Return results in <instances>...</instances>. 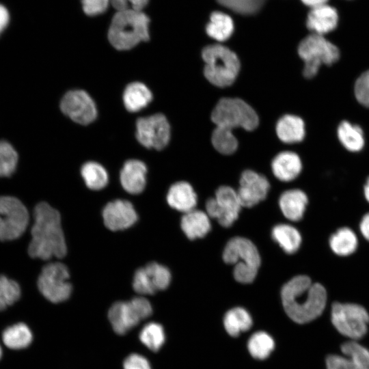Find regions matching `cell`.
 <instances>
[{"label": "cell", "instance_id": "11", "mask_svg": "<svg viewBox=\"0 0 369 369\" xmlns=\"http://www.w3.org/2000/svg\"><path fill=\"white\" fill-rule=\"evenodd\" d=\"M28 223V211L19 200L12 196L0 197V241L19 238Z\"/></svg>", "mask_w": 369, "mask_h": 369}, {"label": "cell", "instance_id": "32", "mask_svg": "<svg viewBox=\"0 0 369 369\" xmlns=\"http://www.w3.org/2000/svg\"><path fill=\"white\" fill-rule=\"evenodd\" d=\"M81 173L85 184L90 189L100 190L107 184V172L96 162L85 163L81 167Z\"/></svg>", "mask_w": 369, "mask_h": 369}, {"label": "cell", "instance_id": "44", "mask_svg": "<svg viewBox=\"0 0 369 369\" xmlns=\"http://www.w3.org/2000/svg\"><path fill=\"white\" fill-rule=\"evenodd\" d=\"M112 5L118 12L130 10L141 12L147 5L149 0H111Z\"/></svg>", "mask_w": 369, "mask_h": 369}, {"label": "cell", "instance_id": "20", "mask_svg": "<svg viewBox=\"0 0 369 369\" xmlns=\"http://www.w3.org/2000/svg\"><path fill=\"white\" fill-rule=\"evenodd\" d=\"M147 167L139 160L127 161L120 172V182L122 187L131 194L140 193L146 183Z\"/></svg>", "mask_w": 369, "mask_h": 369}, {"label": "cell", "instance_id": "34", "mask_svg": "<svg viewBox=\"0 0 369 369\" xmlns=\"http://www.w3.org/2000/svg\"><path fill=\"white\" fill-rule=\"evenodd\" d=\"M275 347L272 337L264 331L254 333L249 339L247 348L251 355L258 359L267 358Z\"/></svg>", "mask_w": 369, "mask_h": 369}, {"label": "cell", "instance_id": "13", "mask_svg": "<svg viewBox=\"0 0 369 369\" xmlns=\"http://www.w3.org/2000/svg\"><path fill=\"white\" fill-rule=\"evenodd\" d=\"M170 125L161 113L140 118L136 122V137L148 148L162 150L170 140Z\"/></svg>", "mask_w": 369, "mask_h": 369}, {"label": "cell", "instance_id": "14", "mask_svg": "<svg viewBox=\"0 0 369 369\" xmlns=\"http://www.w3.org/2000/svg\"><path fill=\"white\" fill-rule=\"evenodd\" d=\"M60 108L62 111L74 122L86 125L96 118V105L90 96L83 90L68 92L63 97Z\"/></svg>", "mask_w": 369, "mask_h": 369}, {"label": "cell", "instance_id": "35", "mask_svg": "<svg viewBox=\"0 0 369 369\" xmlns=\"http://www.w3.org/2000/svg\"><path fill=\"white\" fill-rule=\"evenodd\" d=\"M139 338L141 343L152 351H159L165 341V334L163 326L152 322L141 329Z\"/></svg>", "mask_w": 369, "mask_h": 369}, {"label": "cell", "instance_id": "41", "mask_svg": "<svg viewBox=\"0 0 369 369\" xmlns=\"http://www.w3.org/2000/svg\"><path fill=\"white\" fill-rule=\"evenodd\" d=\"M327 369H357L347 357L339 355H329L326 358Z\"/></svg>", "mask_w": 369, "mask_h": 369}, {"label": "cell", "instance_id": "50", "mask_svg": "<svg viewBox=\"0 0 369 369\" xmlns=\"http://www.w3.org/2000/svg\"><path fill=\"white\" fill-rule=\"evenodd\" d=\"M346 1H351V0H346Z\"/></svg>", "mask_w": 369, "mask_h": 369}, {"label": "cell", "instance_id": "3", "mask_svg": "<svg viewBox=\"0 0 369 369\" xmlns=\"http://www.w3.org/2000/svg\"><path fill=\"white\" fill-rule=\"evenodd\" d=\"M150 18L144 12L127 10L118 12L113 17L108 39L118 50H128L150 39Z\"/></svg>", "mask_w": 369, "mask_h": 369}, {"label": "cell", "instance_id": "18", "mask_svg": "<svg viewBox=\"0 0 369 369\" xmlns=\"http://www.w3.org/2000/svg\"><path fill=\"white\" fill-rule=\"evenodd\" d=\"M340 22L338 9L329 3L310 8L305 20L307 29L312 33L325 36L335 31Z\"/></svg>", "mask_w": 369, "mask_h": 369}, {"label": "cell", "instance_id": "33", "mask_svg": "<svg viewBox=\"0 0 369 369\" xmlns=\"http://www.w3.org/2000/svg\"><path fill=\"white\" fill-rule=\"evenodd\" d=\"M211 142L215 149L223 154H232L238 148V142L232 130L216 126L212 133Z\"/></svg>", "mask_w": 369, "mask_h": 369}, {"label": "cell", "instance_id": "2", "mask_svg": "<svg viewBox=\"0 0 369 369\" xmlns=\"http://www.w3.org/2000/svg\"><path fill=\"white\" fill-rule=\"evenodd\" d=\"M34 223L28 252L32 258L48 260L62 258L66 245L59 212L46 202L38 204L33 212Z\"/></svg>", "mask_w": 369, "mask_h": 369}, {"label": "cell", "instance_id": "31", "mask_svg": "<svg viewBox=\"0 0 369 369\" xmlns=\"http://www.w3.org/2000/svg\"><path fill=\"white\" fill-rule=\"evenodd\" d=\"M2 339L7 347L18 350L25 348L31 344L33 335L27 325L20 323L5 329Z\"/></svg>", "mask_w": 369, "mask_h": 369}, {"label": "cell", "instance_id": "30", "mask_svg": "<svg viewBox=\"0 0 369 369\" xmlns=\"http://www.w3.org/2000/svg\"><path fill=\"white\" fill-rule=\"evenodd\" d=\"M223 325L230 336L236 337L251 328L252 318L245 308L236 307L226 312L223 318Z\"/></svg>", "mask_w": 369, "mask_h": 369}, {"label": "cell", "instance_id": "17", "mask_svg": "<svg viewBox=\"0 0 369 369\" xmlns=\"http://www.w3.org/2000/svg\"><path fill=\"white\" fill-rule=\"evenodd\" d=\"M105 226L113 231L130 228L137 220V215L131 202L116 200L108 203L102 211Z\"/></svg>", "mask_w": 369, "mask_h": 369}, {"label": "cell", "instance_id": "48", "mask_svg": "<svg viewBox=\"0 0 369 369\" xmlns=\"http://www.w3.org/2000/svg\"><path fill=\"white\" fill-rule=\"evenodd\" d=\"M364 196L366 202L369 204V176L367 178L364 185Z\"/></svg>", "mask_w": 369, "mask_h": 369}, {"label": "cell", "instance_id": "47", "mask_svg": "<svg viewBox=\"0 0 369 369\" xmlns=\"http://www.w3.org/2000/svg\"><path fill=\"white\" fill-rule=\"evenodd\" d=\"M305 5L310 8L329 3V0H301Z\"/></svg>", "mask_w": 369, "mask_h": 369}, {"label": "cell", "instance_id": "36", "mask_svg": "<svg viewBox=\"0 0 369 369\" xmlns=\"http://www.w3.org/2000/svg\"><path fill=\"white\" fill-rule=\"evenodd\" d=\"M341 351L357 369H369V350L356 340H350L341 345Z\"/></svg>", "mask_w": 369, "mask_h": 369}, {"label": "cell", "instance_id": "45", "mask_svg": "<svg viewBox=\"0 0 369 369\" xmlns=\"http://www.w3.org/2000/svg\"><path fill=\"white\" fill-rule=\"evenodd\" d=\"M359 228L361 236L369 242V212L362 216L359 221Z\"/></svg>", "mask_w": 369, "mask_h": 369}, {"label": "cell", "instance_id": "49", "mask_svg": "<svg viewBox=\"0 0 369 369\" xmlns=\"http://www.w3.org/2000/svg\"><path fill=\"white\" fill-rule=\"evenodd\" d=\"M1 355H2V350H1V346H0V359L1 357Z\"/></svg>", "mask_w": 369, "mask_h": 369}, {"label": "cell", "instance_id": "40", "mask_svg": "<svg viewBox=\"0 0 369 369\" xmlns=\"http://www.w3.org/2000/svg\"><path fill=\"white\" fill-rule=\"evenodd\" d=\"M354 94L357 101L369 108V70L362 72L354 84Z\"/></svg>", "mask_w": 369, "mask_h": 369}, {"label": "cell", "instance_id": "42", "mask_svg": "<svg viewBox=\"0 0 369 369\" xmlns=\"http://www.w3.org/2000/svg\"><path fill=\"white\" fill-rule=\"evenodd\" d=\"M109 0H81L83 12L88 16H96L106 11Z\"/></svg>", "mask_w": 369, "mask_h": 369}, {"label": "cell", "instance_id": "24", "mask_svg": "<svg viewBox=\"0 0 369 369\" xmlns=\"http://www.w3.org/2000/svg\"><path fill=\"white\" fill-rule=\"evenodd\" d=\"M329 246L336 256L346 257L354 254L359 246L358 237L351 228L344 226L337 229L329 238Z\"/></svg>", "mask_w": 369, "mask_h": 369}, {"label": "cell", "instance_id": "26", "mask_svg": "<svg viewBox=\"0 0 369 369\" xmlns=\"http://www.w3.org/2000/svg\"><path fill=\"white\" fill-rule=\"evenodd\" d=\"M337 137L342 146L351 152H359L365 146L362 128L348 120L342 121L337 127Z\"/></svg>", "mask_w": 369, "mask_h": 369}, {"label": "cell", "instance_id": "1", "mask_svg": "<svg viewBox=\"0 0 369 369\" xmlns=\"http://www.w3.org/2000/svg\"><path fill=\"white\" fill-rule=\"evenodd\" d=\"M282 301L288 317L299 324L310 323L323 312L327 293L323 285L307 275L292 277L282 288Z\"/></svg>", "mask_w": 369, "mask_h": 369}, {"label": "cell", "instance_id": "19", "mask_svg": "<svg viewBox=\"0 0 369 369\" xmlns=\"http://www.w3.org/2000/svg\"><path fill=\"white\" fill-rule=\"evenodd\" d=\"M302 167L299 156L292 151L279 152L271 162L274 176L283 182H290L297 178L302 171Z\"/></svg>", "mask_w": 369, "mask_h": 369}, {"label": "cell", "instance_id": "28", "mask_svg": "<svg viewBox=\"0 0 369 369\" xmlns=\"http://www.w3.org/2000/svg\"><path fill=\"white\" fill-rule=\"evenodd\" d=\"M271 236L288 254L296 253L302 242L299 231L289 224L281 223L274 226L271 231Z\"/></svg>", "mask_w": 369, "mask_h": 369}, {"label": "cell", "instance_id": "7", "mask_svg": "<svg viewBox=\"0 0 369 369\" xmlns=\"http://www.w3.org/2000/svg\"><path fill=\"white\" fill-rule=\"evenodd\" d=\"M211 120L216 126L233 130L241 127L247 131L257 128L259 118L256 111L238 98H222L211 113Z\"/></svg>", "mask_w": 369, "mask_h": 369}, {"label": "cell", "instance_id": "21", "mask_svg": "<svg viewBox=\"0 0 369 369\" xmlns=\"http://www.w3.org/2000/svg\"><path fill=\"white\" fill-rule=\"evenodd\" d=\"M308 204L306 193L299 189L283 192L279 199V205L283 215L292 221H299L303 219Z\"/></svg>", "mask_w": 369, "mask_h": 369}, {"label": "cell", "instance_id": "27", "mask_svg": "<svg viewBox=\"0 0 369 369\" xmlns=\"http://www.w3.org/2000/svg\"><path fill=\"white\" fill-rule=\"evenodd\" d=\"M152 100V94L148 87L140 82L128 84L123 94V101L126 109L131 112H137L146 107Z\"/></svg>", "mask_w": 369, "mask_h": 369}, {"label": "cell", "instance_id": "15", "mask_svg": "<svg viewBox=\"0 0 369 369\" xmlns=\"http://www.w3.org/2000/svg\"><path fill=\"white\" fill-rule=\"evenodd\" d=\"M171 282L169 269L156 262H150L136 271L133 287L138 293L152 295L167 288Z\"/></svg>", "mask_w": 369, "mask_h": 369}, {"label": "cell", "instance_id": "43", "mask_svg": "<svg viewBox=\"0 0 369 369\" xmlns=\"http://www.w3.org/2000/svg\"><path fill=\"white\" fill-rule=\"evenodd\" d=\"M124 369H152L148 360L141 355L132 353L123 362Z\"/></svg>", "mask_w": 369, "mask_h": 369}, {"label": "cell", "instance_id": "29", "mask_svg": "<svg viewBox=\"0 0 369 369\" xmlns=\"http://www.w3.org/2000/svg\"><path fill=\"white\" fill-rule=\"evenodd\" d=\"M205 29L209 37L218 42H223L232 35L234 23L229 15L222 12L215 11L210 15V19Z\"/></svg>", "mask_w": 369, "mask_h": 369}, {"label": "cell", "instance_id": "4", "mask_svg": "<svg viewBox=\"0 0 369 369\" xmlns=\"http://www.w3.org/2000/svg\"><path fill=\"white\" fill-rule=\"evenodd\" d=\"M202 57L205 64L204 75L211 84L225 87L234 82L241 63L234 51L219 44H210L203 49Z\"/></svg>", "mask_w": 369, "mask_h": 369}, {"label": "cell", "instance_id": "12", "mask_svg": "<svg viewBox=\"0 0 369 369\" xmlns=\"http://www.w3.org/2000/svg\"><path fill=\"white\" fill-rule=\"evenodd\" d=\"M242 205L237 191L228 186H221L215 192V197L206 202L208 217L217 219L225 228L231 226L238 219Z\"/></svg>", "mask_w": 369, "mask_h": 369}, {"label": "cell", "instance_id": "22", "mask_svg": "<svg viewBox=\"0 0 369 369\" xmlns=\"http://www.w3.org/2000/svg\"><path fill=\"white\" fill-rule=\"evenodd\" d=\"M276 134L280 141L285 144H296L303 140L305 126L303 120L298 115L286 114L277 122Z\"/></svg>", "mask_w": 369, "mask_h": 369}, {"label": "cell", "instance_id": "10", "mask_svg": "<svg viewBox=\"0 0 369 369\" xmlns=\"http://www.w3.org/2000/svg\"><path fill=\"white\" fill-rule=\"evenodd\" d=\"M69 273L65 264L50 263L44 266L38 279V287L41 294L55 303L67 300L72 292L68 282Z\"/></svg>", "mask_w": 369, "mask_h": 369}, {"label": "cell", "instance_id": "6", "mask_svg": "<svg viewBox=\"0 0 369 369\" xmlns=\"http://www.w3.org/2000/svg\"><path fill=\"white\" fill-rule=\"evenodd\" d=\"M297 52L304 62L303 74L307 79L315 77L322 65L332 66L340 58L335 44L325 36L312 33L301 40Z\"/></svg>", "mask_w": 369, "mask_h": 369}, {"label": "cell", "instance_id": "23", "mask_svg": "<svg viewBox=\"0 0 369 369\" xmlns=\"http://www.w3.org/2000/svg\"><path fill=\"white\" fill-rule=\"evenodd\" d=\"M167 201L172 208L185 213L195 209L197 195L189 183L178 182L170 187Z\"/></svg>", "mask_w": 369, "mask_h": 369}, {"label": "cell", "instance_id": "16", "mask_svg": "<svg viewBox=\"0 0 369 369\" xmlns=\"http://www.w3.org/2000/svg\"><path fill=\"white\" fill-rule=\"evenodd\" d=\"M270 189L267 178L253 170L244 171L237 193L242 206L250 208L265 199Z\"/></svg>", "mask_w": 369, "mask_h": 369}, {"label": "cell", "instance_id": "9", "mask_svg": "<svg viewBox=\"0 0 369 369\" xmlns=\"http://www.w3.org/2000/svg\"><path fill=\"white\" fill-rule=\"evenodd\" d=\"M152 308L148 300L135 297L127 301L114 303L108 312L109 320L113 331L123 335L141 320L151 316Z\"/></svg>", "mask_w": 369, "mask_h": 369}, {"label": "cell", "instance_id": "38", "mask_svg": "<svg viewBox=\"0 0 369 369\" xmlns=\"http://www.w3.org/2000/svg\"><path fill=\"white\" fill-rule=\"evenodd\" d=\"M18 154L8 141H0V177H8L16 169Z\"/></svg>", "mask_w": 369, "mask_h": 369}, {"label": "cell", "instance_id": "46", "mask_svg": "<svg viewBox=\"0 0 369 369\" xmlns=\"http://www.w3.org/2000/svg\"><path fill=\"white\" fill-rule=\"evenodd\" d=\"M9 13L8 10L0 4V35L9 23Z\"/></svg>", "mask_w": 369, "mask_h": 369}, {"label": "cell", "instance_id": "37", "mask_svg": "<svg viewBox=\"0 0 369 369\" xmlns=\"http://www.w3.org/2000/svg\"><path fill=\"white\" fill-rule=\"evenodd\" d=\"M221 5L241 15H254L264 6L266 0H217Z\"/></svg>", "mask_w": 369, "mask_h": 369}, {"label": "cell", "instance_id": "5", "mask_svg": "<svg viewBox=\"0 0 369 369\" xmlns=\"http://www.w3.org/2000/svg\"><path fill=\"white\" fill-rule=\"evenodd\" d=\"M223 259L226 263L234 265V277L242 284L252 282L260 265V256L255 245L240 236L234 237L227 243Z\"/></svg>", "mask_w": 369, "mask_h": 369}, {"label": "cell", "instance_id": "25", "mask_svg": "<svg viewBox=\"0 0 369 369\" xmlns=\"http://www.w3.org/2000/svg\"><path fill=\"white\" fill-rule=\"evenodd\" d=\"M180 226L185 235L191 240L205 236L211 228L207 213L195 209L184 214Z\"/></svg>", "mask_w": 369, "mask_h": 369}, {"label": "cell", "instance_id": "8", "mask_svg": "<svg viewBox=\"0 0 369 369\" xmlns=\"http://www.w3.org/2000/svg\"><path fill=\"white\" fill-rule=\"evenodd\" d=\"M331 320L340 334L357 340L362 338L368 331L369 314L359 304L334 302L331 306Z\"/></svg>", "mask_w": 369, "mask_h": 369}, {"label": "cell", "instance_id": "39", "mask_svg": "<svg viewBox=\"0 0 369 369\" xmlns=\"http://www.w3.org/2000/svg\"><path fill=\"white\" fill-rule=\"evenodd\" d=\"M20 296L19 285L4 275H0V311L18 300Z\"/></svg>", "mask_w": 369, "mask_h": 369}]
</instances>
